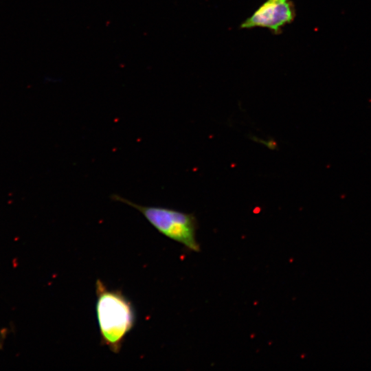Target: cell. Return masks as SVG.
<instances>
[{
    "instance_id": "obj_1",
    "label": "cell",
    "mask_w": 371,
    "mask_h": 371,
    "mask_svg": "<svg viewBox=\"0 0 371 371\" xmlns=\"http://www.w3.org/2000/svg\"><path fill=\"white\" fill-rule=\"evenodd\" d=\"M95 311L101 344L120 352L126 335L133 328L136 314L131 302L120 290L109 289L98 279Z\"/></svg>"
},
{
    "instance_id": "obj_2",
    "label": "cell",
    "mask_w": 371,
    "mask_h": 371,
    "mask_svg": "<svg viewBox=\"0 0 371 371\" xmlns=\"http://www.w3.org/2000/svg\"><path fill=\"white\" fill-rule=\"evenodd\" d=\"M112 199L138 210L155 229L167 238L191 251H200L196 237L197 221L192 214L161 206L139 205L117 194H113Z\"/></svg>"
},
{
    "instance_id": "obj_3",
    "label": "cell",
    "mask_w": 371,
    "mask_h": 371,
    "mask_svg": "<svg viewBox=\"0 0 371 371\" xmlns=\"http://www.w3.org/2000/svg\"><path fill=\"white\" fill-rule=\"evenodd\" d=\"M294 18L295 9L291 0H267L242 23L240 27H263L278 34Z\"/></svg>"
}]
</instances>
